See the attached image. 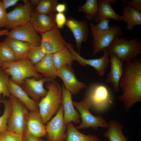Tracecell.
<instances>
[{"label": "cell", "mask_w": 141, "mask_h": 141, "mask_svg": "<svg viewBox=\"0 0 141 141\" xmlns=\"http://www.w3.org/2000/svg\"><path fill=\"white\" fill-rule=\"evenodd\" d=\"M122 94L118 99L127 111L137 102L141 101V59L137 58L126 62L119 83Z\"/></svg>", "instance_id": "cell-1"}, {"label": "cell", "mask_w": 141, "mask_h": 141, "mask_svg": "<svg viewBox=\"0 0 141 141\" xmlns=\"http://www.w3.org/2000/svg\"><path fill=\"white\" fill-rule=\"evenodd\" d=\"M47 92L38 103L39 111L44 124L46 123L57 112L62 104L61 87L54 80L46 83Z\"/></svg>", "instance_id": "cell-2"}, {"label": "cell", "mask_w": 141, "mask_h": 141, "mask_svg": "<svg viewBox=\"0 0 141 141\" xmlns=\"http://www.w3.org/2000/svg\"><path fill=\"white\" fill-rule=\"evenodd\" d=\"M1 68L4 72L11 76L12 81L20 86L27 78L33 77L38 80L43 77L37 72L27 58L13 62H2Z\"/></svg>", "instance_id": "cell-3"}, {"label": "cell", "mask_w": 141, "mask_h": 141, "mask_svg": "<svg viewBox=\"0 0 141 141\" xmlns=\"http://www.w3.org/2000/svg\"><path fill=\"white\" fill-rule=\"evenodd\" d=\"M110 54H114L122 62L131 61L141 53V42L137 38L127 40L116 37L107 48Z\"/></svg>", "instance_id": "cell-4"}, {"label": "cell", "mask_w": 141, "mask_h": 141, "mask_svg": "<svg viewBox=\"0 0 141 141\" xmlns=\"http://www.w3.org/2000/svg\"><path fill=\"white\" fill-rule=\"evenodd\" d=\"M11 106V111L9 118L7 130L23 134L26 128L29 111L24 104L14 96L11 95L9 98Z\"/></svg>", "instance_id": "cell-5"}, {"label": "cell", "mask_w": 141, "mask_h": 141, "mask_svg": "<svg viewBox=\"0 0 141 141\" xmlns=\"http://www.w3.org/2000/svg\"><path fill=\"white\" fill-rule=\"evenodd\" d=\"M89 25L93 37V56L107 48L116 37H121L123 34L121 27L118 25L111 26V29L107 31H101L96 29L92 22Z\"/></svg>", "instance_id": "cell-6"}, {"label": "cell", "mask_w": 141, "mask_h": 141, "mask_svg": "<svg viewBox=\"0 0 141 141\" xmlns=\"http://www.w3.org/2000/svg\"><path fill=\"white\" fill-rule=\"evenodd\" d=\"M73 103L79 112L82 120L81 123L76 128L77 129L90 127L96 128L99 127L108 128V123L102 115L96 116L90 112L92 104L88 97L83 98L79 102L73 101Z\"/></svg>", "instance_id": "cell-7"}, {"label": "cell", "mask_w": 141, "mask_h": 141, "mask_svg": "<svg viewBox=\"0 0 141 141\" xmlns=\"http://www.w3.org/2000/svg\"><path fill=\"white\" fill-rule=\"evenodd\" d=\"M66 47L73 55L75 60L82 66L87 65L91 66L94 68L98 75L100 77L105 74L106 69L110 64V54L107 48L104 49L103 56L98 58L87 59L81 57L74 49V47L71 44L66 42Z\"/></svg>", "instance_id": "cell-8"}, {"label": "cell", "mask_w": 141, "mask_h": 141, "mask_svg": "<svg viewBox=\"0 0 141 141\" xmlns=\"http://www.w3.org/2000/svg\"><path fill=\"white\" fill-rule=\"evenodd\" d=\"M40 34V45L46 54H52L66 48V41L56 26Z\"/></svg>", "instance_id": "cell-9"}, {"label": "cell", "mask_w": 141, "mask_h": 141, "mask_svg": "<svg viewBox=\"0 0 141 141\" xmlns=\"http://www.w3.org/2000/svg\"><path fill=\"white\" fill-rule=\"evenodd\" d=\"M67 126L63 119V110L61 104L56 115L45 126L48 141H65Z\"/></svg>", "instance_id": "cell-10"}, {"label": "cell", "mask_w": 141, "mask_h": 141, "mask_svg": "<svg viewBox=\"0 0 141 141\" xmlns=\"http://www.w3.org/2000/svg\"><path fill=\"white\" fill-rule=\"evenodd\" d=\"M24 4L18 6L7 13L5 27L9 29L30 21L33 10L30 1H23Z\"/></svg>", "instance_id": "cell-11"}, {"label": "cell", "mask_w": 141, "mask_h": 141, "mask_svg": "<svg viewBox=\"0 0 141 141\" xmlns=\"http://www.w3.org/2000/svg\"><path fill=\"white\" fill-rule=\"evenodd\" d=\"M7 37L31 44L40 45L41 38L30 21L14 27L7 33Z\"/></svg>", "instance_id": "cell-12"}, {"label": "cell", "mask_w": 141, "mask_h": 141, "mask_svg": "<svg viewBox=\"0 0 141 141\" xmlns=\"http://www.w3.org/2000/svg\"><path fill=\"white\" fill-rule=\"evenodd\" d=\"M53 80L44 77L38 80L34 78H28L24 81L21 86L31 99L38 103L47 92L44 87V84Z\"/></svg>", "instance_id": "cell-13"}, {"label": "cell", "mask_w": 141, "mask_h": 141, "mask_svg": "<svg viewBox=\"0 0 141 141\" xmlns=\"http://www.w3.org/2000/svg\"><path fill=\"white\" fill-rule=\"evenodd\" d=\"M90 99L92 106L98 110L106 107L111 102L108 88L99 84H93L90 87L87 97Z\"/></svg>", "instance_id": "cell-14"}, {"label": "cell", "mask_w": 141, "mask_h": 141, "mask_svg": "<svg viewBox=\"0 0 141 141\" xmlns=\"http://www.w3.org/2000/svg\"><path fill=\"white\" fill-rule=\"evenodd\" d=\"M56 76L62 79L66 88L72 94L76 95L86 87L76 78L70 66H64L57 70Z\"/></svg>", "instance_id": "cell-15"}, {"label": "cell", "mask_w": 141, "mask_h": 141, "mask_svg": "<svg viewBox=\"0 0 141 141\" xmlns=\"http://www.w3.org/2000/svg\"><path fill=\"white\" fill-rule=\"evenodd\" d=\"M65 25L72 33L77 50L80 52L82 43L87 40L89 33V28L86 20L79 21L70 17L67 20Z\"/></svg>", "instance_id": "cell-16"}, {"label": "cell", "mask_w": 141, "mask_h": 141, "mask_svg": "<svg viewBox=\"0 0 141 141\" xmlns=\"http://www.w3.org/2000/svg\"><path fill=\"white\" fill-rule=\"evenodd\" d=\"M61 88L62 94V104L63 108L64 123L66 125L71 122L78 124L80 122L81 117L74 107L72 100V94L66 88L63 84L62 85Z\"/></svg>", "instance_id": "cell-17"}, {"label": "cell", "mask_w": 141, "mask_h": 141, "mask_svg": "<svg viewBox=\"0 0 141 141\" xmlns=\"http://www.w3.org/2000/svg\"><path fill=\"white\" fill-rule=\"evenodd\" d=\"M55 15L41 14L33 10L30 21L37 32L41 34L51 30L56 26Z\"/></svg>", "instance_id": "cell-18"}, {"label": "cell", "mask_w": 141, "mask_h": 141, "mask_svg": "<svg viewBox=\"0 0 141 141\" xmlns=\"http://www.w3.org/2000/svg\"><path fill=\"white\" fill-rule=\"evenodd\" d=\"M110 70L107 75L106 82L111 83L113 90L116 92L119 91V83L123 71V62L112 53L110 54Z\"/></svg>", "instance_id": "cell-19"}, {"label": "cell", "mask_w": 141, "mask_h": 141, "mask_svg": "<svg viewBox=\"0 0 141 141\" xmlns=\"http://www.w3.org/2000/svg\"><path fill=\"white\" fill-rule=\"evenodd\" d=\"M26 129L31 135L38 138L46 134L45 126L38 111L29 112Z\"/></svg>", "instance_id": "cell-20"}, {"label": "cell", "mask_w": 141, "mask_h": 141, "mask_svg": "<svg viewBox=\"0 0 141 141\" xmlns=\"http://www.w3.org/2000/svg\"><path fill=\"white\" fill-rule=\"evenodd\" d=\"M117 0H98V11L94 20L97 22L103 20L111 19L120 22L122 21L121 16L114 10L111 4L117 2Z\"/></svg>", "instance_id": "cell-21"}, {"label": "cell", "mask_w": 141, "mask_h": 141, "mask_svg": "<svg viewBox=\"0 0 141 141\" xmlns=\"http://www.w3.org/2000/svg\"><path fill=\"white\" fill-rule=\"evenodd\" d=\"M3 42L11 49L14 54L15 61L27 58L28 52L35 46L29 43L7 37Z\"/></svg>", "instance_id": "cell-22"}, {"label": "cell", "mask_w": 141, "mask_h": 141, "mask_svg": "<svg viewBox=\"0 0 141 141\" xmlns=\"http://www.w3.org/2000/svg\"><path fill=\"white\" fill-rule=\"evenodd\" d=\"M9 90L10 94L21 102L29 111L39 110L38 103L31 99L20 86L14 83L10 79Z\"/></svg>", "instance_id": "cell-23"}, {"label": "cell", "mask_w": 141, "mask_h": 141, "mask_svg": "<svg viewBox=\"0 0 141 141\" xmlns=\"http://www.w3.org/2000/svg\"><path fill=\"white\" fill-rule=\"evenodd\" d=\"M34 66L37 72L43 77L53 79L57 77V70L54 64L52 54H46L40 61Z\"/></svg>", "instance_id": "cell-24"}, {"label": "cell", "mask_w": 141, "mask_h": 141, "mask_svg": "<svg viewBox=\"0 0 141 141\" xmlns=\"http://www.w3.org/2000/svg\"><path fill=\"white\" fill-rule=\"evenodd\" d=\"M123 14L121 16L122 21L127 23L126 29L132 30L136 25H141V13L129 6H124Z\"/></svg>", "instance_id": "cell-25"}, {"label": "cell", "mask_w": 141, "mask_h": 141, "mask_svg": "<svg viewBox=\"0 0 141 141\" xmlns=\"http://www.w3.org/2000/svg\"><path fill=\"white\" fill-rule=\"evenodd\" d=\"M65 141H103L96 135L81 133L71 122L67 125Z\"/></svg>", "instance_id": "cell-26"}, {"label": "cell", "mask_w": 141, "mask_h": 141, "mask_svg": "<svg viewBox=\"0 0 141 141\" xmlns=\"http://www.w3.org/2000/svg\"><path fill=\"white\" fill-rule=\"evenodd\" d=\"M108 129L104 133V138L110 141H127L122 131V126L115 120H111L108 123Z\"/></svg>", "instance_id": "cell-27"}, {"label": "cell", "mask_w": 141, "mask_h": 141, "mask_svg": "<svg viewBox=\"0 0 141 141\" xmlns=\"http://www.w3.org/2000/svg\"><path fill=\"white\" fill-rule=\"evenodd\" d=\"M52 55L53 62L57 70L64 66H71L75 60L73 55L66 47Z\"/></svg>", "instance_id": "cell-28"}, {"label": "cell", "mask_w": 141, "mask_h": 141, "mask_svg": "<svg viewBox=\"0 0 141 141\" xmlns=\"http://www.w3.org/2000/svg\"><path fill=\"white\" fill-rule=\"evenodd\" d=\"M98 1L97 0H87L83 5L78 7V11L85 13L87 20H94L98 13Z\"/></svg>", "instance_id": "cell-29"}, {"label": "cell", "mask_w": 141, "mask_h": 141, "mask_svg": "<svg viewBox=\"0 0 141 141\" xmlns=\"http://www.w3.org/2000/svg\"><path fill=\"white\" fill-rule=\"evenodd\" d=\"M58 3L57 0H41L36 6L35 10L37 13L46 15L54 14L55 7Z\"/></svg>", "instance_id": "cell-30"}, {"label": "cell", "mask_w": 141, "mask_h": 141, "mask_svg": "<svg viewBox=\"0 0 141 141\" xmlns=\"http://www.w3.org/2000/svg\"><path fill=\"white\" fill-rule=\"evenodd\" d=\"M4 106V111L0 116V133L7 130L8 120L11 111V106L9 99H2Z\"/></svg>", "instance_id": "cell-31"}, {"label": "cell", "mask_w": 141, "mask_h": 141, "mask_svg": "<svg viewBox=\"0 0 141 141\" xmlns=\"http://www.w3.org/2000/svg\"><path fill=\"white\" fill-rule=\"evenodd\" d=\"M46 54L40 45L34 46L28 52L27 58L34 66L40 61Z\"/></svg>", "instance_id": "cell-32"}, {"label": "cell", "mask_w": 141, "mask_h": 141, "mask_svg": "<svg viewBox=\"0 0 141 141\" xmlns=\"http://www.w3.org/2000/svg\"><path fill=\"white\" fill-rule=\"evenodd\" d=\"M0 59L2 62L15 61L13 50L9 46L3 42L0 43Z\"/></svg>", "instance_id": "cell-33"}, {"label": "cell", "mask_w": 141, "mask_h": 141, "mask_svg": "<svg viewBox=\"0 0 141 141\" xmlns=\"http://www.w3.org/2000/svg\"><path fill=\"white\" fill-rule=\"evenodd\" d=\"M9 76L2 70L0 71V99L1 95L3 99L5 97L9 98L10 96L9 90Z\"/></svg>", "instance_id": "cell-34"}, {"label": "cell", "mask_w": 141, "mask_h": 141, "mask_svg": "<svg viewBox=\"0 0 141 141\" xmlns=\"http://www.w3.org/2000/svg\"><path fill=\"white\" fill-rule=\"evenodd\" d=\"M0 134L1 141H24L23 134L6 130Z\"/></svg>", "instance_id": "cell-35"}, {"label": "cell", "mask_w": 141, "mask_h": 141, "mask_svg": "<svg viewBox=\"0 0 141 141\" xmlns=\"http://www.w3.org/2000/svg\"><path fill=\"white\" fill-rule=\"evenodd\" d=\"M65 15L63 13H57L55 15V20L57 27L58 28H63L67 21Z\"/></svg>", "instance_id": "cell-36"}, {"label": "cell", "mask_w": 141, "mask_h": 141, "mask_svg": "<svg viewBox=\"0 0 141 141\" xmlns=\"http://www.w3.org/2000/svg\"><path fill=\"white\" fill-rule=\"evenodd\" d=\"M109 19H106L100 21L96 25L95 27L97 30L102 31H107L111 28L109 25Z\"/></svg>", "instance_id": "cell-37"}, {"label": "cell", "mask_w": 141, "mask_h": 141, "mask_svg": "<svg viewBox=\"0 0 141 141\" xmlns=\"http://www.w3.org/2000/svg\"><path fill=\"white\" fill-rule=\"evenodd\" d=\"M128 6L136 10L141 12V0H125L123 1Z\"/></svg>", "instance_id": "cell-38"}, {"label": "cell", "mask_w": 141, "mask_h": 141, "mask_svg": "<svg viewBox=\"0 0 141 141\" xmlns=\"http://www.w3.org/2000/svg\"><path fill=\"white\" fill-rule=\"evenodd\" d=\"M7 13L1 1H0V28L5 27Z\"/></svg>", "instance_id": "cell-39"}, {"label": "cell", "mask_w": 141, "mask_h": 141, "mask_svg": "<svg viewBox=\"0 0 141 141\" xmlns=\"http://www.w3.org/2000/svg\"><path fill=\"white\" fill-rule=\"evenodd\" d=\"M23 135L24 141H39V138H36L30 134L26 129Z\"/></svg>", "instance_id": "cell-40"}, {"label": "cell", "mask_w": 141, "mask_h": 141, "mask_svg": "<svg viewBox=\"0 0 141 141\" xmlns=\"http://www.w3.org/2000/svg\"><path fill=\"white\" fill-rule=\"evenodd\" d=\"M19 1L18 0H3L1 2L4 7L6 10L9 7L16 4Z\"/></svg>", "instance_id": "cell-41"}, {"label": "cell", "mask_w": 141, "mask_h": 141, "mask_svg": "<svg viewBox=\"0 0 141 141\" xmlns=\"http://www.w3.org/2000/svg\"><path fill=\"white\" fill-rule=\"evenodd\" d=\"M67 10L66 3H58L55 7V11L57 13H64Z\"/></svg>", "instance_id": "cell-42"}, {"label": "cell", "mask_w": 141, "mask_h": 141, "mask_svg": "<svg viewBox=\"0 0 141 141\" xmlns=\"http://www.w3.org/2000/svg\"><path fill=\"white\" fill-rule=\"evenodd\" d=\"M39 1V0H31L30 1V3L32 6H36Z\"/></svg>", "instance_id": "cell-43"}, {"label": "cell", "mask_w": 141, "mask_h": 141, "mask_svg": "<svg viewBox=\"0 0 141 141\" xmlns=\"http://www.w3.org/2000/svg\"><path fill=\"white\" fill-rule=\"evenodd\" d=\"M8 32L7 30H0V36L2 35H6Z\"/></svg>", "instance_id": "cell-44"}, {"label": "cell", "mask_w": 141, "mask_h": 141, "mask_svg": "<svg viewBox=\"0 0 141 141\" xmlns=\"http://www.w3.org/2000/svg\"><path fill=\"white\" fill-rule=\"evenodd\" d=\"M39 141H48L47 140H43V139H39Z\"/></svg>", "instance_id": "cell-45"}, {"label": "cell", "mask_w": 141, "mask_h": 141, "mask_svg": "<svg viewBox=\"0 0 141 141\" xmlns=\"http://www.w3.org/2000/svg\"><path fill=\"white\" fill-rule=\"evenodd\" d=\"M2 63V62L0 59V67Z\"/></svg>", "instance_id": "cell-46"}, {"label": "cell", "mask_w": 141, "mask_h": 141, "mask_svg": "<svg viewBox=\"0 0 141 141\" xmlns=\"http://www.w3.org/2000/svg\"><path fill=\"white\" fill-rule=\"evenodd\" d=\"M2 99L0 101V104L2 102Z\"/></svg>", "instance_id": "cell-47"}, {"label": "cell", "mask_w": 141, "mask_h": 141, "mask_svg": "<svg viewBox=\"0 0 141 141\" xmlns=\"http://www.w3.org/2000/svg\"><path fill=\"white\" fill-rule=\"evenodd\" d=\"M0 141H1V134H0Z\"/></svg>", "instance_id": "cell-48"}, {"label": "cell", "mask_w": 141, "mask_h": 141, "mask_svg": "<svg viewBox=\"0 0 141 141\" xmlns=\"http://www.w3.org/2000/svg\"><path fill=\"white\" fill-rule=\"evenodd\" d=\"M1 70V67H0V71Z\"/></svg>", "instance_id": "cell-49"}, {"label": "cell", "mask_w": 141, "mask_h": 141, "mask_svg": "<svg viewBox=\"0 0 141 141\" xmlns=\"http://www.w3.org/2000/svg\"><path fill=\"white\" fill-rule=\"evenodd\" d=\"M0 1H1V0H0Z\"/></svg>", "instance_id": "cell-50"}]
</instances>
